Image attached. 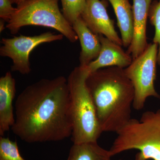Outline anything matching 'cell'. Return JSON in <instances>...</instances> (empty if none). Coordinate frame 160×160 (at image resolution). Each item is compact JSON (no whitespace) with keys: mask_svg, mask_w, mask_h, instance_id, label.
I'll return each mask as SVG.
<instances>
[{"mask_svg":"<svg viewBox=\"0 0 160 160\" xmlns=\"http://www.w3.org/2000/svg\"><path fill=\"white\" fill-rule=\"evenodd\" d=\"M81 17L87 27L97 34H102L114 42L123 46L122 41L109 18L106 4L100 0H86Z\"/></svg>","mask_w":160,"mask_h":160,"instance_id":"cell-8","label":"cell"},{"mask_svg":"<svg viewBox=\"0 0 160 160\" xmlns=\"http://www.w3.org/2000/svg\"><path fill=\"white\" fill-rule=\"evenodd\" d=\"M109 150L103 149L98 142L73 144L67 160H111Z\"/></svg>","mask_w":160,"mask_h":160,"instance_id":"cell-14","label":"cell"},{"mask_svg":"<svg viewBox=\"0 0 160 160\" xmlns=\"http://www.w3.org/2000/svg\"><path fill=\"white\" fill-rule=\"evenodd\" d=\"M72 27L81 44L79 66L86 67L97 58L100 54L101 44L99 36L87 27L81 17L73 23Z\"/></svg>","mask_w":160,"mask_h":160,"instance_id":"cell-12","label":"cell"},{"mask_svg":"<svg viewBox=\"0 0 160 160\" xmlns=\"http://www.w3.org/2000/svg\"><path fill=\"white\" fill-rule=\"evenodd\" d=\"M158 50L157 44L150 43L142 53L132 60L131 64L124 69L126 75L134 87L132 107L136 110L142 109L148 98H160L154 87Z\"/></svg>","mask_w":160,"mask_h":160,"instance_id":"cell-6","label":"cell"},{"mask_svg":"<svg viewBox=\"0 0 160 160\" xmlns=\"http://www.w3.org/2000/svg\"><path fill=\"white\" fill-rule=\"evenodd\" d=\"M58 1L25 0L18 5L6 28L15 34L24 26H44L57 30L69 42H75L78 38L60 11Z\"/></svg>","mask_w":160,"mask_h":160,"instance_id":"cell-5","label":"cell"},{"mask_svg":"<svg viewBox=\"0 0 160 160\" xmlns=\"http://www.w3.org/2000/svg\"><path fill=\"white\" fill-rule=\"evenodd\" d=\"M116 133L109 150L112 157L137 149L135 160H160V109L145 112L140 120L132 118Z\"/></svg>","mask_w":160,"mask_h":160,"instance_id":"cell-4","label":"cell"},{"mask_svg":"<svg viewBox=\"0 0 160 160\" xmlns=\"http://www.w3.org/2000/svg\"><path fill=\"white\" fill-rule=\"evenodd\" d=\"M117 18L123 46L129 47L133 37V13L129 0H108Z\"/></svg>","mask_w":160,"mask_h":160,"instance_id":"cell-13","label":"cell"},{"mask_svg":"<svg viewBox=\"0 0 160 160\" xmlns=\"http://www.w3.org/2000/svg\"><path fill=\"white\" fill-rule=\"evenodd\" d=\"M149 18L151 25L155 28L153 43L158 46V64L160 66V0L152 3L149 9Z\"/></svg>","mask_w":160,"mask_h":160,"instance_id":"cell-17","label":"cell"},{"mask_svg":"<svg viewBox=\"0 0 160 160\" xmlns=\"http://www.w3.org/2000/svg\"><path fill=\"white\" fill-rule=\"evenodd\" d=\"M10 1H11V2L12 3V4H14L15 2V0H10Z\"/></svg>","mask_w":160,"mask_h":160,"instance_id":"cell-21","label":"cell"},{"mask_svg":"<svg viewBox=\"0 0 160 160\" xmlns=\"http://www.w3.org/2000/svg\"><path fill=\"white\" fill-rule=\"evenodd\" d=\"M86 85L102 132H117L132 118L135 96L124 69L112 66L90 72Z\"/></svg>","mask_w":160,"mask_h":160,"instance_id":"cell-2","label":"cell"},{"mask_svg":"<svg viewBox=\"0 0 160 160\" xmlns=\"http://www.w3.org/2000/svg\"><path fill=\"white\" fill-rule=\"evenodd\" d=\"M5 22H6L5 21L1 19V22H0V32H2L5 28H6V26H5Z\"/></svg>","mask_w":160,"mask_h":160,"instance_id":"cell-19","label":"cell"},{"mask_svg":"<svg viewBox=\"0 0 160 160\" xmlns=\"http://www.w3.org/2000/svg\"><path fill=\"white\" fill-rule=\"evenodd\" d=\"M62 14L68 22L72 26L81 17L86 6V0H61Z\"/></svg>","mask_w":160,"mask_h":160,"instance_id":"cell-15","label":"cell"},{"mask_svg":"<svg viewBox=\"0 0 160 160\" xmlns=\"http://www.w3.org/2000/svg\"><path fill=\"white\" fill-rule=\"evenodd\" d=\"M12 131L27 143L58 142L71 136L67 78L42 79L27 86L15 103Z\"/></svg>","mask_w":160,"mask_h":160,"instance_id":"cell-1","label":"cell"},{"mask_svg":"<svg viewBox=\"0 0 160 160\" xmlns=\"http://www.w3.org/2000/svg\"><path fill=\"white\" fill-rule=\"evenodd\" d=\"M101 44L100 54L97 58L87 66L89 72L102 68L117 66L125 69L131 64L132 58L126 52L120 45L109 39L102 34H99Z\"/></svg>","mask_w":160,"mask_h":160,"instance_id":"cell-10","label":"cell"},{"mask_svg":"<svg viewBox=\"0 0 160 160\" xmlns=\"http://www.w3.org/2000/svg\"><path fill=\"white\" fill-rule=\"evenodd\" d=\"M87 66L75 67L68 76L73 144L98 142L102 133L93 101L86 85Z\"/></svg>","mask_w":160,"mask_h":160,"instance_id":"cell-3","label":"cell"},{"mask_svg":"<svg viewBox=\"0 0 160 160\" xmlns=\"http://www.w3.org/2000/svg\"><path fill=\"white\" fill-rule=\"evenodd\" d=\"M62 34H55L48 32L33 36L21 35L1 40L2 46L0 48V55L11 59L12 62L11 71L18 72L22 75L31 71L29 55L39 45L62 39Z\"/></svg>","mask_w":160,"mask_h":160,"instance_id":"cell-7","label":"cell"},{"mask_svg":"<svg viewBox=\"0 0 160 160\" xmlns=\"http://www.w3.org/2000/svg\"><path fill=\"white\" fill-rule=\"evenodd\" d=\"M16 81L10 71L0 78V136H3L15 122L13 101L15 96Z\"/></svg>","mask_w":160,"mask_h":160,"instance_id":"cell-11","label":"cell"},{"mask_svg":"<svg viewBox=\"0 0 160 160\" xmlns=\"http://www.w3.org/2000/svg\"><path fill=\"white\" fill-rule=\"evenodd\" d=\"M10 0H0V18L1 19L8 23L11 19L16 10L12 7Z\"/></svg>","mask_w":160,"mask_h":160,"instance_id":"cell-18","label":"cell"},{"mask_svg":"<svg viewBox=\"0 0 160 160\" xmlns=\"http://www.w3.org/2000/svg\"><path fill=\"white\" fill-rule=\"evenodd\" d=\"M0 160H26L20 154L17 142L0 137Z\"/></svg>","mask_w":160,"mask_h":160,"instance_id":"cell-16","label":"cell"},{"mask_svg":"<svg viewBox=\"0 0 160 160\" xmlns=\"http://www.w3.org/2000/svg\"><path fill=\"white\" fill-rule=\"evenodd\" d=\"M152 0H132L133 32L132 41L127 52L132 60L145 51L149 44L146 37V25Z\"/></svg>","mask_w":160,"mask_h":160,"instance_id":"cell-9","label":"cell"},{"mask_svg":"<svg viewBox=\"0 0 160 160\" xmlns=\"http://www.w3.org/2000/svg\"><path fill=\"white\" fill-rule=\"evenodd\" d=\"M25 1V0H15V4H16L17 5H18L21 4V3Z\"/></svg>","mask_w":160,"mask_h":160,"instance_id":"cell-20","label":"cell"}]
</instances>
